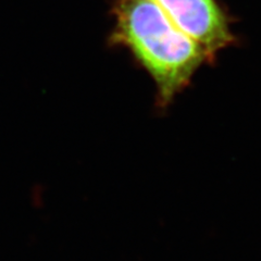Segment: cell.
I'll use <instances>...</instances> for the list:
<instances>
[{
  "label": "cell",
  "instance_id": "7a4b0ae2",
  "mask_svg": "<svg viewBox=\"0 0 261 261\" xmlns=\"http://www.w3.org/2000/svg\"><path fill=\"white\" fill-rule=\"evenodd\" d=\"M168 18L198 43L211 59L233 43L227 19L216 0H153Z\"/></svg>",
  "mask_w": 261,
  "mask_h": 261
},
{
  "label": "cell",
  "instance_id": "6da1fadb",
  "mask_svg": "<svg viewBox=\"0 0 261 261\" xmlns=\"http://www.w3.org/2000/svg\"><path fill=\"white\" fill-rule=\"evenodd\" d=\"M114 39L129 48L157 86L158 105L167 107L191 83L207 51L171 21L153 0H117Z\"/></svg>",
  "mask_w": 261,
  "mask_h": 261
}]
</instances>
